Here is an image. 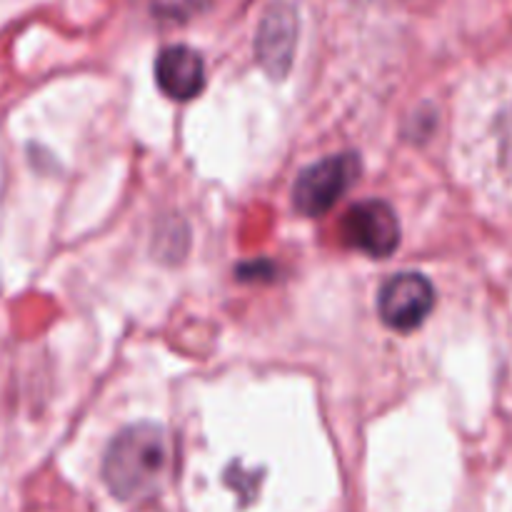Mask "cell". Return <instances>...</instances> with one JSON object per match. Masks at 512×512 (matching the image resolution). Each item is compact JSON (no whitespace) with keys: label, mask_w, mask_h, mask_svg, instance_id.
<instances>
[{"label":"cell","mask_w":512,"mask_h":512,"mask_svg":"<svg viewBox=\"0 0 512 512\" xmlns=\"http://www.w3.org/2000/svg\"><path fill=\"white\" fill-rule=\"evenodd\" d=\"M468 160L480 183L512 203V70L495 75L468 115Z\"/></svg>","instance_id":"obj_1"},{"label":"cell","mask_w":512,"mask_h":512,"mask_svg":"<svg viewBox=\"0 0 512 512\" xmlns=\"http://www.w3.org/2000/svg\"><path fill=\"white\" fill-rule=\"evenodd\" d=\"M170 440L163 428L150 423L130 425L110 443L103 475L110 493L120 500H143L160 490L168 478Z\"/></svg>","instance_id":"obj_2"},{"label":"cell","mask_w":512,"mask_h":512,"mask_svg":"<svg viewBox=\"0 0 512 512\" xmlns=\"http://www.w3.org/2000/svg\"><path fill=\"white\" fill-rule=\"evenodd\" d=\"M360 160L358 155L343 153L330 155L320 163L310 165L300 173L293 188V203L303 215L318 218L325 215L358 180Z\"/></svg>","instance_id":"obj_3"},{"label":"cell","mask_w":512,"mask_h":512,"mask_svg":"<svg viewBox=\"0 0 512 512\" xmlns=\"http://www.w3.org/2000/svg\"><path fill=\"white\" fill-rule=\"evenodd\" d=\"M340 238L348 248L360 250L370 258H388L400 245V225L388 203L365 200L345 213Z\"/></svg>","instance_id":"obj_4"},{"label":"cell","mask_w":512,"mask_h":512,"mask_svg":"<svg viewBox=\"0 0 512 512\" xmlns=\"http://www.w3.org/2000/svg\"><path fill=\"white\" fill-rule=\"evenodd\" d=\"M435 305V290L420 273H400L383 285L378 298L380 318L385 325L410 333L420 328Z\"/></svg>","instance_id":"obj_5"},{"label":"cell","mask_w":512,"mask_h":512,"mask_svg":"<svg viewBox=\"0 0 512 512\" xmlns=\"http://www.w3.org/2000/svg\"><path fill=\"white\" fill-rule=\"evenodd\" d=\"M295 40H298V15L290 5L275 3L265 13L258 30V60L273 78H283L293 63Z\"/></svg>","instance_id":"obj_6"},{"label":"cell","mask_w":512,"mask_h":512,"mask_svg":"<svg viewBox=\"0 0 512 512\" xmlns=\"http://www.w3.org/2000/svg\"><path fill=\"white\" fill-rule=\"evenodd\" d=\"M155 78L160 90L173 100H190L203 90L205 65L203 58L188 45H170L158 55Z\"/></svg>","instance_id":"obj_7"},{"label":"cell","mask_w":512,"mask_h":512,"mask_svg":"<svg viewBox=\"0 0 512 512\" xmlns=\"http://www.w3.org/2000/svg\"><path fill=\"white\" fill-rule=\"evenodd\" d=\"M208 0H155V10H158L163 18L173 20H185L190 15L198 13L200 8H205Z\"/></svg>","instance_id":"obj_8"}]
</instances>
